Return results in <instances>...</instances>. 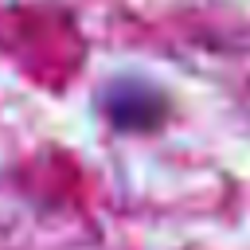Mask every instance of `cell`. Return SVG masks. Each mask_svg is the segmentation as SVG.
Returning <instances> with one entry per match:
<instances>
[{"label":"cell","instance_id":"6da1fadb","mask_svg":"<svg viewBox=\"0 0 250 250\" xmlns=\"http://www.w3.org/2000/svg\"><path fill=\"white\" fill-rule=\"evenodd\" d=\"M102 109L117 129H152L164 117V98H160V90L125 78V82H113L102 90Z\"/></svg>","mask_w":250,"mask_h":250}]
</instances>
